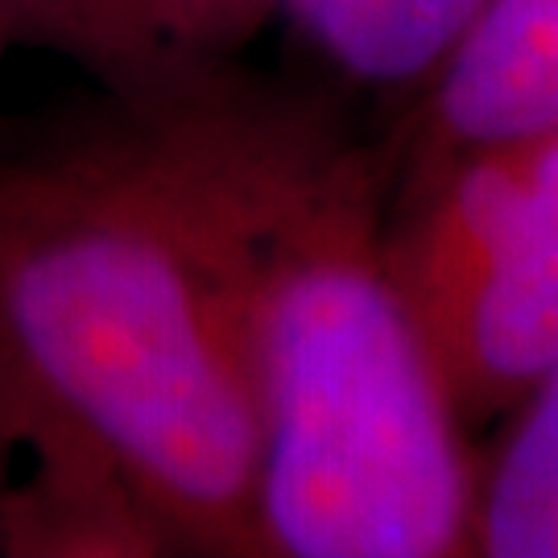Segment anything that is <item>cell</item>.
I'll return each instance as SVG.
<instances>
[{
  "label": "cell",
  "mask_w": 558,
  "mask_h": 558,
  "mask_svg": "<svg viewBox=\"0 0 558 558\" xmlns=\"http://www.w3.org/2000/svg\"><path fill=\"white\" fill-rule=\"evenodd\" d=\"M260 71L0 129V380L80 426L174 555L260 558L240 195Z\"/></svg>",
  "instance_id": "1"
},
{
  "label": "cell",
  "mask_w": 558,
  "mask_h": 558,
  "mask_svg": "<svg viewBox=\"0 0 558 558\" xmlns=\"http://www.w3.org/2000/svg\"><path fill=\"white\" fill-rule=\"evenodd\" d=\"M389 137L260 75L244 161V331L260 558H472L480 451L385 260Z\"/></svg>",
  "instance_id": "2"
},
{
  "label": "cell",
  "mask_w": 558,
  "mask_h": 558,
  "mask_svg": "<svg viewBox=\"0 0 558 558\" xmlns=\"http://www.w3.org/2000/svg\"><path fill=\"white\" fill-rule=\"evenodd\" d=\"M558 129V0H488L439 75L385 133L389 203L418 195L463 154Z\"/></svg>",
  "instance_id": "3"
},
{
  "label": "cell",
  "mask_w": 558,
  "mask_h": 558,
  "mask_svg": "<svg viewBox=\"0 0 558 558\" xmlns=\"http://www.w3.org/2000/svg\"><path fill=\"white\" fill-rule=\"evenodd\" d=\"M558 356V129L542 137L538 170L518 220L476 294L447 327L435 364L468 430L518 405Z\"/></svg>",
  "instance_id": "4"
},
{
  "label": "cell",
  "mask_w": 558,
  "mask_h": 558,
  "mask_svg": "<svg viewBox=\"0 0 558 558\" xmlns=\"http://www.w3.org/2000/svg\"><path fill=\"white\" fill-rule=\"evenodd\" d=\"M274 0H0V41L71 59L100 92H145L236 62Z\"/></svg>",
  "instance_id": "5"
},
{
  "label": "cell",
  "mask_w": 558,
  "mask_h": 558,
  "mask_svg": "<svg viewBox=\"0 0 558 558\" xmlns=\"http://www.w3.org/2000/svg\"><path fill=\"white\" fill-rule=\"evenodd\" d=\"M542 137L493 145L451 161L418 195L389 203L385 260L405 311L435 352L476 294L538 170Z\"/></svg>",
  "instance_id": "6"
},
{
  "label": "cell",
  "mask_w": 558,
  "mask_h": 558,
  "mask_svg": "<svg viewBox=\"0 0 558 558\" xmlns=\"http://www.w3.org/2000/svg\"><path fill=\"white\" fill-rule=\"evenodd\" d=\"M488 0H274L327 87L401 112L439 75Z\"/></svg>",
  "instance_id": "7"
},
{
  "label": "cell",
  "mask_w": 558,
  "mask_h": 558,
  "mask_svg": "<svg viewBox=\"0 0 558 558\" xmlns=\"http://www.w3.org/2000/svg\"><path fill=\"white\" fill-rule=\"evenodd\" d=\"M472 558H558V356L480 451Z\"/></svg>",
  "instance_id": "8"
},
{
  "label": "cell",
  "mask_w": 558,
  "mask_h": 558,
  "mask_svg": "<svg viewBox=\"0 0 558 558\" xmlns=\"http://www.w3.org/2000/svg\"><path fill=\"white\" fill-rule=\"evenodd\" d=\"M0 480H4V430H0Z\"/></svg>",
  "instance_id": "9"
},
{
  "label": "cell",
  "mask_w": 558,
  "mask_h": 558,
  "mask_svg": "<svg viewBox=\"0 0 558 558\" xmlns=\"http://www.w3.org/2000/svg\"><path fill=\"white\" fill-rule=\"evenodd\" d=\"M4 50H9V46H4V41H0V54H4Z\"/></svg>",
  "instance_id": "10"
}]
</instances>
